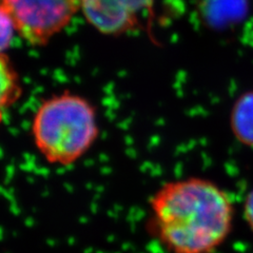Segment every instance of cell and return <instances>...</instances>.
I'll return each mask as SVG.
<instances>
[{
  "mask_svg": "<svg viewBox=\"0 0 253 253\" xmlns=\"http://www.w3.org/2000/svg\"><path fill=\"white\" fill-rule=\"evenodd\" d=\"M0 25H1V31H0L1 32V39H0L1 53H5L7 47H10L11 45L14 32L17 31H16L15 25L10 15L1 9H0Z\"/></svg>",
  "mask_w": 253,
  "mask_h": 253,
  "instance_id": "obj_7",
  "label": "cell"
},
{
  "mask_svg": "<svg viewBox=\"0 0 253 253\" xmlns=\"http://www.w3.org/2000/svg\"><path fill=\"white\" fill-rule=\"evenodd\" d=\"M83 0H1L0 9L32 45H44L82 11Z\"/></svg>",
  "mask_w": 253,
  "mask_h": 253,
  "instance_id": "obj_3",
  "label": "cell"
},
{
  "mask_svg": "<svg viewBox=\"0 0 253 253\" xmlns=\"http://www.w3.org/2000/svg\"><path fill=\"white\" fill-rule=\"evenodd\" d=\"M244 216L253 231V189L247 194L244 202Z\"/></svg>",
  "mask_w": 253,
  "mask_h": 253,
  "instance_id": "obj_8",
  "label": "cell"
},
{
  "mask_svg": "<svg viewBox=\"0 0 253 253\" xmlns=\"http://www.w3.org/2000/svg\"><path fill=\"white\" fill-rule=\"evenodd\" d=\"M233 135L241 144L253 148V91L237 98L230 114Z\"/></svg>",
  "mask_w": 253,
  "mask_h": 253,
  "instance_id": "obj_5",
  "label": "cell"
},
{
  "mask_svg": "<svg viewBox=\"0 0 253 253\" xmlns=\"http://www.w3.org/2000/svg\"><path fill=\"white\" fill-rule=\"evenodd\" d=\"M153 0H83L82 12L92 27L106 35L135 29Z\"/></svg>",
  "mask_w": 253,
  "mask_h": 253,
  "instance_id": "obj_4",
  "label": "cell"
},
{
  "mask_svg": "<svg viewBox=\"0 0 253 253\" xmlns=\"http://www.w3.org/2000/svg\"><path fill=\"white\" fill-rule=\"evenodd\" d=\"M0 71H1V108L2 111L5 108L12 107L18 100L21 95V88L18 81V75L12 66L10 58L5 53H1L0 59Z\"/></svg>",
  "mask_w": 253,
  "mask_h": 253,
  "instance_id": "obj_6",
  "label": "cell"
},
{
  "mask_svg": "<svg viewBox=\"0 0 253 253\" xmlns=\"http://www.w3.org/2000/svg\"><path fill=\"white\" fill-rule=\"evenodd\" d=\"M149 205L153 232L171 253H213L232 230L230 197L209 179L168 181Z\"/></svg>",
  "mask_w": 253,
  "mask_h": 253,
  "instance_id": "obj_1",
  "label": "cell"
},
{
  "mask_svg": "<svg viewBox=\"0 0 253 253\" xmlns=\"http://www.w3.org/2000/svg\"><path fill=\"white\" fill-rule=\"evenodd\" d=\"M31 133L47 164L69 167L88 153L98 137L96 110L79 95H54L37 108Z\"/></svg>",
  "mask_w": 253,
  "mask_h": 253,
  "instance_id": "obj_2",
  "label": "cell"
}]
</instances>
